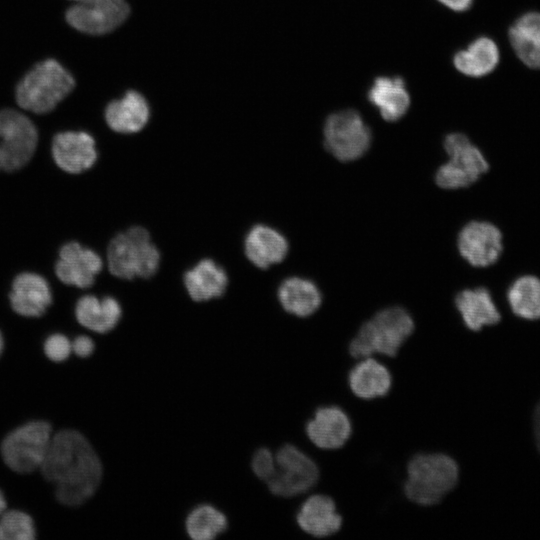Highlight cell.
<instances>
[{"mask_svg": "<svg viewBox=\"0 0 540 540\" xmlns=\"http://www.w3.org/2000/svg\"><path fill=\"white\" fill-rule=\"evenodd\" d=\"M46 480L55 486L59 502L78 506L97 490L102 479V464L89 441L78 431L65 429L51 440L41 465Z\"/></svg>", "mask_w": 540, "mask_h": 540, "instance_id": "1", "label": "cell"}, {"mask_svg": "<svg viewBox=\"0 0 540 540\" xmlns=\"http://www.w3.org/2000/svg\"><path fill=\"white\" fill-rule=\"evenodd\" d=\"M161 264L162 252L143 225H130L116 232L107 244V269L119 281L151 279Z\"/></svg>", "mask_w": 540, "mask_h": 540, "instance_id": "2", "label": "cell"}, {"mask_svg": "<svg viewBox=\"0 0 540 540\" xmlns=\"http://www.w3.org/2000/svg\"><path fill=\"white\" fill-rule=\"evenodd\" d=\"M460 467L449 454L438 451L419 452L407 462L403 494L421 507L440 504L458 486Z\"/></svg>", "mask_w": 540, "mask_h": 540, "instance_id": "3", "label": "cell"}, {"mask_svg": "<svg viewBox=\"0 0 540 540\" xmlns=\"http://www.w3.org/2000/svg\"><path fill=\"white\" fill-rule=\"evenodd\" d=\"M414 332V319L406 309L387 307L362 323L348 342V354L354 361L394 358Z\"/></svg>", "mask_w": 540, "mask_h": 540, "instance_id": "4", "label": "cell"}, {"mask_svg": "<svg viewBox=\"0 0 540 540\" xmlns=\"http://www.w3.org/2000/svg\"><path fill=\"white\" fill-rule=\"evenodd\" d=\"M71 73L58 61L36 64L19 82L16 99L23 109L43 114L53 110L74 88Z\"/></svg>", "mask_w": 540, "mask_h": 540, "instance_id": "5", "label": "cell"}, {"mask_svg": "<svg viewBox=\"0 0 540 540\" xmlns=\"http://www.w3.org/2000/svg\"><path fill=\"white\" fill-rule=\"evenodd\" d=\"M276 472L267 482L269 491L281 498L307 494L320 481V467L308 452L287 443L275 453Z\"/></svg>", "mask_w": 540, "mask_h": 540, "instance_id": "6", "label": "cell"}, {"mask_svg": "<svg viewBox=\"0 0 540 540\" xmlns=\"http://www.w3.org/2000/svg\"><path fill=\"white\" fill-rule=\"evenodd\" d=\"M448 162L435 175L438 186L444 189L466 188L477 182L490 164L482 151L462 133H451L444 140Z\"/></svg>", "mask_w": 540, "mask_h": 540, "instance_id": "7", "label": "cell"}, {"mask_svg": "<svg viewBox=\"0 0 540 540\" xmlns=\"http://www.w3.org/2000/svg\"><path fill=\"white\" fill-rule=\"evenodd\" d=\"M52 437V428L48 422H28L4 438L1 444L2 458L17 473L33 472L41 468Z\"/></svg>", "mask_w": 540, "mask_h": 540, "instance_id": "8", "label": "cell"}, {"mask_svg": "<svg viewBox=\"0 0 540 540\" xmlns=\"http://www.w3.org/2000/svg\"><path fill=\"white\" fill-rule=\"evenodd\" d=\"M323 131L325 148L343 162L360 158L371 143L370 129L352 109L328 116Z\"/></svg>", "mask_w": 540, "mask_h": 540, "instance_id": "9", "label": "cell"}, {"mask_svg": "<svg viewBox=\"0 0 540 540\" xmlns=\"http://www.w3.org/2000/svg\"><path fill=\"white\" fill-rule=\"evenodd\" d=\"M37 142V129L29 118L12 109L0 110V171L23 167Z\"/></svg>", "mask_w": 540, "mask_h": 540, "instance_id": "10", "label": "cell"}, {"mask_svg": "<svg viewBox=\"0 0 540 540\" xmlns=\"http://www.w3.org/2000/svg\"><path fill=\"white\" fill-rule=\"evenodd\" d=\"M460 255L471 266L487 268L495 265L505 249L504 234L494 223L473 220L460 231L457 240Z\"/></svg>", "mask_w": 540, "mask_h": 540, "instance_id": "11", "label": "cell"}, {"mask_svg": "<svg viewBox=\"0 0 540 540\" xmlns=\"http://www.w3.org/2000/svg\"><path fill=\"white\" fill-rule=\"evenodd\" d=\"M304 433L308 442L322 451L341 449L353 433L349 414L339 405L318 406L305 422Z\"/></svg>", "mask_w": 540, "mask_h": 540, "instance_id": "12", "label": "cell"}, {"mask_svg": "<svg viewBox=\"0 0 540 540\" xmlns=\"http://www.w3.org/2000/svg\"><path fill=\"white\" fill-rule=\"evenodd\" d=\"M181 280L186 295L195 304L221 299L230 284V276L225 266L209 256L202 257L187 267Z\"/></svg>", "mask_w": 540, "mask_h": 540, "instance_id": "13", "label": "cell"}, {"mask_svg": "<svg viewBox=\"0 0 540 540\" xmlns=\"http://www.w3.org/2000/svg\"><path fill=\"white\" fill-rule=\"evenodd\" d=\"M242 253L252 267L268 271L286 259L289 242L275 227L257 222L251 225L243 236Z\"/></svg>", "mask_w": 540, "mask_h": 540, "instance_id": "14", "label": "cell"}, {"mask_svg": "<svg viewBox=\"0 0 540 540\" xmlns=\"http://www.w3.org/2000/svg\"><path fill=\"white\" fill-rule=\"evenodd\" d=\"M102 269V257L75 241L61 247L55 265V273L61 282L81 289L93 286Z\"/></svg>", "mask_w": 540, "mask_h": 540, "instance_id": "15", "label": "cell"}, {"mask_svg": "<svg viewBox=\"0 0 540 540\" xmlns=\"http://www.w3.org/2000/svg\"><path fill=\"white\" fill-rule=\"evenodd\" d=\"M299 529L314 539L336 535L343 526V517L337 503L328 494L316 492L309 495L295 515Z\"/></svg>", "mask_w": 540, "mask_h": 540, "instance_id": "16", "label": "cell"}, {"mask_svg": "<svg viewBox=\"0 0 540 540\" xmlns=\"http://www.w3.org/2000/svg\"><path fill=\"white\" fill-rule=\"evenodd\" d=\"M52 156L59 168L71 174L91 169L97 162L98 152L94 138L84 131H66L55 135Z\"/></svg>", "mask_w": 540, "mask_h": 540, "instance_id": "17", "label": "cell"}, {"mask_svg": "<svg viewBox=\"0 0 540 540\" xmlns=\"http://www.w3.org/2000/svg\"><path fill=\"white\" fill-rule=\"evenodd\" d=\"M346 382L354 397L372 401L385 397L391 391L393 375L382 360L365 357L352 364Z\"/></svg>", "mask_w": 540, "mask_h": 540, "instance_id": "18", "label": "cell"}, {"mask_svg": "<svg viewBox=\"0 0 540 540\" xmlns=\"http://www.w3.org/2000/svg\"><path fill=\"white\" fill-rule=\"evenodd\" d=\"M12 309L25 317L42 316L52 302L47 280L36 273L23 272L15 277L9 295Z\"/></svg>", "mask_w": 540, "mask_h": 540, "instance_id": "19", "label": "cell"}, {"mask_svg": "<svg viewBox=\"0 0 540 540\" xmlns=\"http://www.w3.org/2000/svg\"><path fill=\"white\" fill-rule=\"evenodd\" d=\"M454 302L463 324L472 332L495 326L502 320L491 292L485 287L464 289L456 295Z\"/></svg>", "mask_w": 540, "mask_h": 540, "instance_id": "20", "label": "cell"}, {"mask_svg": "<svg viewBox=\"0 0 540 540\" xmlns=\"http://www.w3.org/2000/svg\"><path fill=\"white\" fill-rule=\"evenodd\" d=\"M128 14L129 7L126 1L103 7H89L74 3L66 11V20L82 33L101 35L117 28L125 21Z\"/></svg>", "mask_w": 540, "mask_h": 540, "instance_id": "21", "label": "cell"}, {"mask_svg": "<svg viewBox=\"0 0 540 540\" xmlns=\"http://www.w3.org/2000/svg\"><path fill=\"white\" fill-rule=\"evenodd\" d=\"M122 315L120 301L111 295L98 297L87 294L80 297L75 306V317L79 324L100 334L112 331Z\"/></svg>", "mask_w": 540, "mask_h": 540, "instance_id": "22", "label": "cell"}, {"mask_svg": "<svg viewBox=\"0 0 540 540\" xmlns=\"http://www.w3.org/2000/svg\"><path fill=\"white\" fill-rule=\"evenodd\" d=\"M150 117L149 106L136 91H129L119 100L112 101L105 110V120L111 130L119 134L142 131Z\"/></svg>", "mask_w": 540, "mask_h": 540, "instance_id": "23", "label": "cell"}, {"mask_svg": "<svg viewBox=\"0 0 540 540\" xmlns=\"http://www.w3.org/2000/svg\"><path fill=\"white\" fill-rule=\"evenodd\" d=\"M276 297L286 313L298 318L313 315L322 302L318 287L311 280L298 276L285 278L277 287Z\"/></svg>", "mask_w": 540, "mask_h": 540, "instance_id": "24", "label": "cell"}, {"mask_svg": "<svg viewBox=\"0 0 540 540\" xmlns=\"http://www.w3.org/2000/svg\"><path fill=\"white\" fill-rule=\"evenodd\" d=\"M508 38L525 66L540 69V12H527L517 18L509 28Z\"/></svg>", "mask_w": 540, "mask_h": 540, "instance_id": "25", "label": "cell"}, {"mask_svg": "<svg viewBox=\"0 0 540 540\" xmlns=\"http://www.w3.org/2000/svg\"><path fill=\"white\" fill-rule=\"evenodd\" d=\"M505 299L517 318L540 320V276L529 272L517 275L507 286Z\"/></svg>", "mask_w": 540, "mask_h": 540, "instance_id": "26", "label": "cell"}, {"mask_svg": "<svg viewBox=\"0 0 540 540\" xmlns=\"http://www.w3.org/2000/svg\"><path fill=\"white\" fill-rule=\"evenodd\" d=\"M369 101L386 121L400 119L408 110L410 97L400 77H378L368 92Z\"/></svg>", "mask_w": 540, "mask_h": 540, "instance_id": "27", "label": "cell"}, {"mask_svg": "<svg viewBox=\"0 0 540 540\" xmlns=\"http://www.w3.org/2000/svg\"><path fill=\"white\" fill-rule=\"evenodd\" d=\"M500 53L497 44L489 37H479L454 55L455 68L470 77H482L498 65Z\"/></svg>", "mask_w": 540, "mask_h": 540, "instance_id": "28", "label": "cell"}, {"mask_svg": "<svg viewBox=\"0 0 540 540\" xmlns=\"http://www.w3.org/2000/svg\"><path fill=\"white\" fill-rule=\"evenodd\" d=\"M223 513L210 505H200L193 509L186 519V531L193 540H212L227 528Z\"/></svg>", "mask_w": 540, "mask_h": 540, "instance_id": "29", "label": "cell"}, {"mask_svg": "<svg viewBox=\"0 0 540 540\" xmlns=\"http://www.w3.org/2000/svg\"><path fill=\"white\" fill-rule=\"evenodd\" d=\"M32 518L18 510L4 511L0 518V540H32L35 538Z\"/></svg>", "mask_w": 540, "mask_h": 540, "instance_id": "30", "label": "cell"}, {"mask_svg": "<svg viewBox=\"0 0 540 540\" xmlns=\"http://www.w3.org/2000/svg\"><path fill=\"white\" fill-rule=\"evenodd\" d=\"M251 467L256 477L267 483L276 472L275 454L267 448L258 449L252 458Z\"/></svg>", "mask_w": 540, "mask_h": 540, "instance_id": "31", "label": "cell"}, {"mask_svg": "<svg viewBox=\"0 0 540 540\" xmlns=\"http://www.w3.org/2000/svg\"><path fill=\"white\" fill-rule=\"evenodd\" d=\"M72 351V344L63 334H52L44 343L46 356L55 362L66 360Z\"/></svg>", "mask_w": 540, "mask_h": 540, "instance_id": "32", "label": "cell"}, {"mask_svg": "<svg viewBox=\"0 0 540 540\" xmlns=\"http://www.w3.org/2000/svg\"><path fill=\"white\" fill-rule=\"evenodd\" d=\"M71 344L72 350L79 357H88L95 349L93 340L86 335L76 337Z\"/></svg>", "mask_w": 540, "mask_h": 540, "instance_id": "33", "label": "cell"}, {"mask_svg": "<svg viewBox=\"0 0 540 540\" xmlns=\"http://www.w3.org/2000/svg\"><path fill=\"white\" fill-rule=\"evenodd\" d=\"M440 3L450 8L453 11L463 12L468 10L473 0H438Z\"/></svg>", "mask_w": 540, "mask_h": 540, "instance_id": "34", "label": "cell"}, {"mask_svg": "<svg viewBox=\"0 0 540 540\" xmlns=\"http://www.w3.org/2000/svg\"><path fill=\"white\" fill-rule=\"evenodd\" d=\"M75 4H80L89 7H102L121 3L125 0H71Z\"/></svg>", "mask_w": 540, "mask_h": 540, "instance_id": "35", "label": "cell"}, {"mask_svg": "<svg viewBox=\"0 0 540 540\" xmlns=\"http://www.w3.org/2000/svg\"><path fill=\"white\" fill-rule=\"evenodd\" d=\"M534 437L538 451L540 452V402L537 404L533 415Z\"/></svg>", "mask_w": 540, "mask_h": 540, "instance_id": "36", "label": "cell"}, {"mask_svg": "<svg viewBox=\"0 0 540 540\" xmlns=\"http://www.w3.org/2000/svg\"><path fill=\"white\" fill-rule=\"evenodd\" d=\"M5 509H6V500L2 491L0 490V515L5 511Z\"/></svg>", "mask_w": 540, "mask_h": 540, "instance_id": "37", "label": "cell"}, {"mask_svg": "<svg viewBox=\"0 0 540 540\" xmlns=\"http://www.w3.org/2000/svg\"><path fill=\"white\" fill-rule=\"evenodd\" d=\"M2 350H3V338L0 332V355H1Z\"/></svg>", "mask_w": 540, "mask_h": 540, "instance_id": "38", "label": "cell"}]
</instances>
